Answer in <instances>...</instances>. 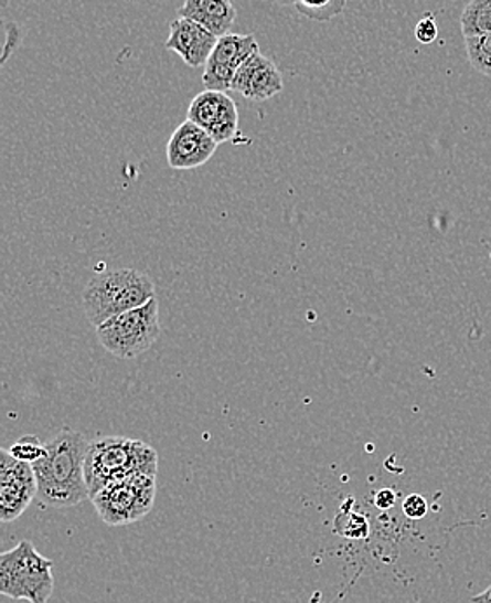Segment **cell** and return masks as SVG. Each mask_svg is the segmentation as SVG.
<instances>
[{"instance_id":"obj_18","label":"cell","mask_w":491,"mask_h":603,"mask_svg":"<svg viewBox=\"0 0 491 603\" xmlns=\"http://www.w3.org/2000/svg\"><path fill=\"white\" fill-rule=\"evenodd\" d=\"M11 455L14 459L23 461V463L35 464L42 459V455L46 454V443H42L38 436H23V438L14 442L11 446Z\"/></svg>"},{"instance_id":"obj_22","label":"cell","mask_w":491,"mask_h":603,"mask_svg":"<svg viewBox=\"0 0 491 603\" xmlns=\"http://www.w3.org/2000/svg\"><path fill=\"white\" fill-rule=\"evenodd\" d=\"M472 603H491V586L487 588L483 593H479L472 599Z\"/></svg>"},{"instance_id":"obj_17","label":"cell","mask_w":491,"mask_h":603,"mask_svg":"<svg viewBox=\"0 0 491 603\" xmlns=\"http://www.w3.org/2000/svg\"><path fill=\"white\" fill-rule=\"evenodd\" d=\"M334 530L348 539H363L370 532L366 517L354 511H342L334 518Z\"/></svg>"},{"instance_id":"obj_9","label":"cell","mask_w":491,"mask_h":603,"mask_svg":"<svg viewBox=\"0 0 491 603\" xmlns=\"http://www.w3.org/2000/svg\"><path fill=\"white\" fill-rule=\"evenodd\" d=\"M186 119L215 138L216 144H225L239 131V110L227 93L204 89L191 102Z\"/></svg>"},{"instance_id":"obj_19","label":"cell","mask_w":491,"mask_h":603,"mask_svg":"<svg viewBox=\"0 0 491 603\" xmlns=\"http://www.w3.org/2000/svg\"><path fill=\"white\" fill-rule=\"evenodd\" d=\"M427 511H429V505L426 497H421L420 494H409L403 500V512L409 520H421L427 517Z\"/></svg>"},{"instance_id":"obj_1","label":"cell","mask_w":491,"mask_h":603,"mask_svg":"<svg viewBox=\"0 0 491 603\" xmlns=\"http://www.w3.org/2000/svg\"><path fill=\"white\" fill-rule=\"evenodd\" d=\"M89 442L79 431L63 427L46 443V454L32 464L42 505L65 509L92 499L84 475Z\"/></svg>"},{"instance_id":"obj_5","label":"cell","mask_w":491,"mask_h":603,"mask_svg":"<svg viewBox=\"0 0 491 603\" xmlns=\"http://www.w3.org/2000/svg\"><path fill=\"white\" fill-rule=\"evenodd\" d=\"M99 342L110 355L125 360L149 351L161 335L159 302L153 297L145 306L114 316L96 328Z\"/></svg>"},{"instance_id":"obj_15","label":"cell","mask_w":491,"mask_h":603,"mask_svg":"<svg viewBox=\"0 0 491 603\" xmlns=\"http://www.w3.org/2000/svg\"><path fill=\"white\" fill-rule=\"evenodd\" d=\"M295 9L301 17L314 21H330L343 13L348 0H295Z\"/></svg>"},{"instance_id":"obj_10","label":"cell","mask_w":491,"mask_h":603,"mask_svg":"<svg viewBox=\"0 0 491 603\" xmlns=\"http://www.w3.org/2000/svg\"><path fill=\"white\" fill-rule=\"evenodd\" d=\"M216 147L215 138L186 119L171 135L166 158L173 170H195L215 156Z\"/></svg>"},{"instance_id":"obj_11","label":"cell","mask_w":491,"mask_h":603,"mask_svg":"<svg viewBox=\"0 0 491 603\" xmlns=\"http://www.w3.org/2000/svg\"><path fill=\"white\" fill-rule=\"evenodd\" d=\"M282 89H285V83H282L281 71L260 51L253 54L252 59L241 66L232 83V92L239 93L244 98L253 99V102L274 98Z\"/></svg>"},{"instance_id":"obj_4","label":"cell","mask_w":491,"mask_h":603,"mask_svg":"<svg viewBox=\"0 0 491 603\" xmlns=\"http://www.w3.org/2000/svg\"><path fill=\"white\" fill-rule=\"evenodd\" d=\"M53 560L42 557L32 542L21 541L0 554V593L13 600L47 603L53 595Z\"/></svg>"},{"instance_id":"obj_8","label":"cell","mask_w":491,"mask_h":603,"mask_svg":"<svg viewBox=\"0 0 491 603\" xmlns=\"http://www.w3.org/2000/svg\"><path fill=\"white\" fill-rule=\"evenodd\" d=\"M38 497V478L32 464L14 459L9 451H0V520H18Z\"/></svg>"},{"instance_id":"obj_3","label":"cell","mask_w":491,"mask_h":603,"mask_svg":"<svg viewBox=\"0 0 491 603\" xmlns=\"http://www.w3.org/2000/svg\"><path fill=\"white\" fill-rule=\"evenodd\" d=\"M156 297L152 279L135 269L99 273L87 283L83 302L87 319L98 328L114 316L145 306Z\"/></svg>"},{"instance_id":"obj_23","label":"cell","mask_w":491,"mask_h":603,"mask_svg":"<svg viewBox=\"0 0 491 603\" xmlns=\"http://www.w3.org/2000/svg\"><path fill=\"white\" fill-rule=\"evenodd\" d=\"M269 2H274V4H279V6L295 4V0H269Z\"/></svg>"},{"instance_id":"obj_16","label":"cell","mask_w":491,"mask_h":603,"mask_svg":"<svg viewBox=\"0 0 491 603\" xmlns=\"http://www.w3.org/2000/svg\"><path fill=\"white\" fill-rule=\"evenodd\" d=\"M466 41L467 59L472 68L491 80V35L463 39Z\"/></svg>"},{"instance_id":"obj_7","label":"cell","mask_w":491,"mask_h":603,"mask_svg":"<svg viewBox=\"0 0 491 603\" xmlns=\"http://www.w3.org/2000/svg\"><path fill=\"white\" fill-rule=\"evenodd\" d=\"M258 51H260V46L252 33L248 35L227 33V35L220 38L218 44L204 65V89L232 92V83H234L237 71Z\"/></svg>"},{"instance_id":"obj_6","label":"cell","mask_w":491,"mask_h":603,"mask_svg":"<svg viewBox=\"0 0 491 603\" xmlns=\"http://www.w3.org/2000/svg\"><path fill=\"white\" fill-rule=\"evenodd\" d=\"M96 512L110 527L135 523L149 515L156 500V476L137 475L108 485L93 497Z\"/></svg>"},{"instance_id":"obj_2","label":"cell","mask_w":491,"mask_h":603,"mask_svg":"<svg viewBox=\"0 0 491 603\" xmlns=\"http://www.w3.org/2000/svg\"><path fill=\"white\" fill-rule=\"evenodd\" d=\"M159 455L140 440L99 438L89 442L84 475L89 496H96L108 485L137 475H158Z\"/></svg>"},{"instance_id":"obj_13","label":"cell","mask_w":491,"mask_h":603,"mask_svg":"<svg viewBox=\"0 0 491 603\" xmlns=\"http://www.w3.org/2000/svg\"><path fill=\"white\" fill-rule=\"evenodd\" d=\"M178 14L203 25L216 38L231 33L237 20V11L231 0H185Z\"/></svg>"},{"instance_id":"obj_20","label":"cell","mask_w":491,"mask_h":603,"mask_svg":"<svg viewBox=\"0 0 491 603\" xmlns=\"http://www.w3.org/2000/svg\"><path fill=\"white\" fill-rule=\"evenodd\" d=\"M438 23L434 20L433 14L427 13L426 17L418 21L415 27V38L420 44H433L438 39Z\"/></svg>"},{"instance_id":"obj_12","label":"cell","mask_w":491,"mask_h":603,"mask_svg":"<svg viewBox=\"0 0 491 603\" xmlns=\"http://www.w3.org/2000/svg\"><path fill=\"white\" fill-rule=\"evenodd\" d=\"M215 33L199 25L189 18L178 17L171 21L170 38L166 41V50L173 51L191 68L204 66L211 53L218 44Z\"/></svg>"},{"instance_id":"obj_21","label":"cell","mask_w":491,"mask_h":603,"mask_svg":"<svg viewBox=\"0 0 491 603\" xmlns=\"http://www.w3.org/2000/svg\"><path fill=\"white\" fill-rule=\"evenodd\" d=\"M394 505H396V493L393 488H382L381 493H376V508L387 511V509L394 508Z\"/></svg>"},{"instance_id":"obj_14","label":"cell","mask_w":491,"mask_h":603,"mask_svg":"<svg viewBox=\"0 0 491 603\" xmlns=\"http://www.w3.org/2000/svg\"><path fill=\"white\" fill-rule=\"evenodd\" d=\"M463 39L491 35V0H469L460 17Z\"/></svg>"}]
</instances>
